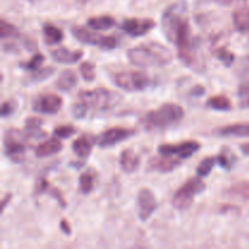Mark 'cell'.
<instances>
[{
  "instance_id": "1",
  "label": "cell",
  "mask_w": 249,
  "mask_h": 249,
  "mask_svg": "<svg viewBox=\"0 0 249 249\" xmlns=\"http://www.w3.org/2000/svg\"><path fill=\"white\" fill-rule=\"evenodd\" d=\"M128 58L138 67H160L173 61L172 51L160 43H147L128 50Z\"/></svg>"
},
{
  "instance_id": "2",
  "label": "cell",
  "mask_w": 249,
  "mask_h": 249,
  "mask_svg": "<svg viewBox=\"0 0 249 249\" xmlns=\"http://www.w3.org/2000/svg\"><path fill=\"white\" fill-rule=\"evenodd\" d=\"M185 116L184 108L179 105L165 104L160 108L147 112L142 118V125L150 131L164 130L179 123Z\"/></svg>"
},
{
  "instance_id": "3",
  "label": "cell",
  "mask_w": 249,
  "mask_h": 249,
  "mask_svg": "<svg viewBox=\"0 0 249 249\" xmlns=\"http://www.w3.org/2000/svg\"><path fill=\"white\" fill-rule=\"evenodd\" d=\"M78 102L84 106L87 112H106L116 107L122 101L121 95L104 88L83 90L78 94Z\"/></svg>"
},
{
  "instance_id": "4",
  "label": "cell",
  "mask_w": 249,
  "mask_h": 249,
  "mask_svg": "<svg viewBox=\"0 0 249 249\" xmlns=\"http://www.w3.org/2000/svg\"><path fill=\"white\" fill-rule=\"evenodd\" d=\"M187 4L186 1L174 2L169 7L165 9L162 15V28L165 36L170 43H173L178 32L182 28L186 23H189L186 17Z\"/></svg>"
},
{
  "instance_id": "5",
  "label": "cell",
  "mask_w": 249,
  "mask_h": 249,
  "mask_svg": "<svg viewBox=\"0 0 249 249\" xmlns=\"http://www.w3.org/2000/svg\"><path fill=\"white\" fill-rule=\"evenodd\" d=\"M114 84L129 92L143 91L155 84L150 75L139 71H123L114 74Z\"/></svg>"
},
{
  "instance_id": "6",
  "label": "cell",
  "mask_w": 249,
  "mask_h": 249,
  "mask_svg": "<svg viewBox=\"0 0 249 249\" xmlns=\"http://www.w3.org/2000/svg\"><path fill=\"white\" fill-rule=\"evenodd\" d=\"M206 190V185L199 178H191L175 191L172 198V204L179 211H184L191 207L195 197Z\"/></svg>"
},
{
  "instance_id": "7",
  "label": "cell",
  "mask_w": 249,
  "mask_h": 249,
  "mask_svg": "<svg viewBox=\"0 0 249 249\" xmlns=\"http://www.w3.org/2000/svg\"><path fill=\"white\" fill-rule=\"evenodd\" d=\"M27 139L26 134L17 129H6L2 139L5 156L14 162H21L26 153Z\"/></svg>"
},
{
  "instance_id": "8",
  "label": "cell",
  "mask_w": 249,
  "mask_h": 249,
  "mask_svg": "<svg viewBox=\"0 0 249 249\" xmlns=\"http://www.w3.org/2000/svg\"><path fill=\"white\" fill-rule=\"evenodd\" d=\"M72 34L80 43L97 46V48L105 49V50H112L118 45V39L116 36H104V34L91 32L89 29L82 28V27H73Z\"/></svg>"
},
{
  "instance_id": "9",
  "label": "cell",
  "mask_w": 249,
  "mask_h": 249,
  "mask_svg": "<svg viewBox=\"0 0 249 249\" xmlns=\"http://www.w3.org/2000/svg\"><path fill=\"white\" fill-rule=\"evenodd\" d=\"M201 148V143L197 141H184V142L175 143H162L158 147V152L164 157H172L175 160H187V158L192 157V155L199 151Z\"/></svg>"
},
{
  "instance_id": "10",
  "label": "cell",
  "mask_w": 249,
  "mask_h": 249,
  "mask_svg": "<svg viewBox=\"0 0 249 249\" xmlns=\"http://www.w3.org/2000/svg\"><path fill=\"white\" fill-rule=\"evenodd\" d=\"M134 135H135L134 129L117 126V128L107 129L104 133L100 134L96 138V143L100 147H112V146L117 145L119 142H123L126 139L131 138Z\"/></svg>"
},
{
  "instance_id": "11",
  "label": "cell",
  "mask_w": 249,
  "mask_h": 249,
  "mask_svg": "<svg viewBox=\"0 0 249 249\" xmlns=\"http://www.w3.org/2000/svg\"><path fill=\"white\" fill-rule=\"evenodd\" d=\"M136 206H138L139 219L141 221H147L157 209V199L151 190L142 189L138 194Z\"/></svg>"
},
{
  "instance_id": "12",
  "label": "cell",
  "mask_w": 249,
  "mask_h": 249,
  "mask_svg": "<svg viewBox=\"0 0 249 249\" xmlns=\"http://www.w3.org/2000/svg\"><path fill=\"white\" fill-rule=\"evenodd\" d=\"M62 99L55 94L39 95L33 101V109L40 114H56L62 107Z\"/></svg>"
},
{
  "instance_id": "13",
  "label": "cell",
  "mask_w": 249,
  "mask_h": 249,
  "mask_svg": "<svg viewBox=\"0 0 249 249\" xmlns=\"http://www.w3.org/2000/svg\"><path fill=\"white\" fill-rule=\"evenodd\" d=\"M156 22L151 18H128L121 24V29L130 36H142L152 31Z\"/></svg>"
},
{
  "instance_id": "14",
  "label": "cell",
  "mask_w": 249,
  "mask_h": 249,
  "mask_svg": "<svg viewBox=\"0 0 249 249\" xmlns=\"http://www.w3.org/2000/svg\"><path fill=\"white\" fill-rule=\"evenodd\" d=\"M51 57L58 63L63 65H72L78 62L83 57L82 50H68L66 48H57L51 51Z\"/></svg>"
},
{
  "instance_id": "15",
  "label": "cell",
  "mask_w": 249,
  "mask_h": 249,
  "mask_svg": "<svg viewBox=\"0 0 249 249\" xmlns=\"http://www.w3.org/2000/svg\"><path fill=\"white\" fill-rule=\"evenodd\" d=\"M214 133L223 138H249V124H231V125L216 129Z\"/></svg>"
},
{
  "instance_id": "16",
  "label": "cell",
  "mask_w": 249,
  "mask_h": 249,
  "mask_svg": "<svg viewBox=\"0 0 249 249\" xmlns=\"http://www.w3.org/2000/svg\"><path fill=\"white\" fill-rule=\"evenodd\" d=\"M181 164V160L172 157H155L150 160V169L160 173H169Z\"/></svg>"
},
{
  "instance_id": "17",
  "label": "cell",
  "mask_w": 249,
  "mask_h": 249,
  "mask_svg": "<svg viewBox=\"0 0 249 249\" xmlns=\"http://www.w3.org/2000/svg\"><path fill=\"white\" fill-rule=\"evenodd\" d=\"M119 164L121 168L125 173H131L136 172L139 169V165H140V157L136 155V152H134L133 150L128 148V150H124L121 153V158H119Z\"/></svg>"
},
{
  "instance_id": "18",
  "label": "cell",
  "mask_w": 249,
  "mask_h": 249,
  "mask_svg": "<svg viewBox=\"0 0 249 249\" xmlns=\"http://www.w3.org/2000/svg\"><path fill=\"white\" fill-rule=\"evenodd\" d=\"M36 195H43V194L50 195L51 197H53V198L58 202V204H60L62 208H66V201H65V198H63L62 195H61V192L58 191L56 187H53V185L48 181V180L44 179V178H40V179L38 180V182H36Z\"/></svg>"
},
{
  "instance_id": "19",
  "label": "cell",
  "mask_w": 249,
  "mask_h": 249,
  "mask_svg": "<svg viewBox=\"0 0 249 249\" xmlns=\"http://www.w3.org/2000/svg\"><path fill=\"white\" fill-rule=\"evenodd\" d=\"M61 150H62V143H61V141L57 138H51L49 140L41 142L36 148V156L40 158L49 157V156H53L55 153L60 152Z\"/></svg>"
},
{
  "instance_id": "20",
  "label": "cell",
  "mask_w": 249,
  "mask_h": 249,
  "mask_svg": "<svg viewBox=\"0 0 249 249\" xmlns=\"http://www.w3.org/2000/svg\"><path fill=\"white\" fill-rule=\"evenodd\" d=\"M78 83V77L72 70H65L60 73L58 79L56 80V85L62 91H71L75 88Z\"/></svg>"
},
{
  "instance_id": "21",
  "label": "cell",
  "mask_w": 249,
  "mask_h": 249,
  "mask_svg": "<svg viewBox=\"0 0 249 249\" xmlns=\"http://www.w3.org/2000/svg\"><path fill=\"white\" fill-rule=\"evenodd\" d=\"M43 34L45 43L48 45H56L63 40V32L58 27L51 23H45L43 26Z\"/></svg>"
},
{
  "instance_id": "22",
  "label": "cell",
  "mask_w": 249,
  "mask_h": 249,
  "mask_svg": "<svg viewBox=\"0 0 249 249\" xmlns=\"http://www.w3.org/2000/svg\"><path fill=\"white\" fill-rule=\"evenodd\" d=\"M72 150L75 155L80 158H88L92 150V141L88 136H80L77 140L73 141Z\"/></svg>"
},
{
  "instance_id": "23",
  "label": "cell",
  "mask_w": 249,
  "mask_h": 249,
  "mask_svg": "<svg viewBox=\"0 0 249 249\" xmlns=\"http://www.w3.org/2000/svg\"><path fill=\"white\" fill-rule=\"evenodd\" d=\"M233 24L240 32H249V6L236 10L232 15Z\"/></svg>"
},
{
  "instance_id": "24",
  "label": "cell",
  "mask_w": 249,
  "mask_h": 249,
  "mask_svg": "<svg viewBox=\"0 0 249 249\" xmlns=\"http://www.w3.org/2000/svg\"><path fill=\"white\" fill-rule=\"evenodd\" d=\"M87 24L94 31H106V29L112 28L116 24V19L108 15H104V16L91 17V18L88 19Z\"/></svg>"
},
{
  "instance_id": "25",
  "label": "cell",
  "mask_w": 249,
  "mask_h": 249,
  "mask_svg": "<svg viewBox=\"0 0 249 249\" xmlns=\"http://www.w3.org/2000/svg\"><path fill=\"white\" fill-rule=\"evenodd\" d=\"M41 124L43 121L36 117L28 118L24 123V134L27 138H39V136H45V131L41 130Z\"/></svg>"
},
{
  "instance_id": "26",
  "label": "cell",
  "mask_w": 249,
  "mask_h": 249,
  "mask_svg": "<svg viewBox=\"0 0 249 249\" xmlns=\"http://www.w3.org/2000/svg\"><path fill=\"white\" fill-rule=\"evenodd\" d=\"M95 180H96V173L94 169H88L79 177V190L84 195L90 194L94 190Z\"/></svg>"
},
{
  "instance_id": "27",
  "label": "cell",
  "mask_w": 249,
  "mask_h": 249,
  "mask_svg": "<svg viewBox=\"0 0 249 249\" xmlns=\"http://www.w3.org/2000/svg\"><path fill=\"white\" fill-rule=\"evenodd\" d=\"M207 106L215 111H230L231 109V101L225 95H216V96L211 97L207 101Z\"/></svg>"
},
{
  "instance_id": "28",
  "label": "cell",
  "mask_w": 249,
  "mask_h": 249,
  "mask_svg": "<svg viewBox=\"0 0 249 249\" xmlns=\"http://www.w3.org/2000/svg\"><path fill=\"white\" fill-rule=\"evenodd\" d=\"M226 194L231 197L247 201V199H249V181H242L232 185L230 189H228Z\"/></svg>"
},
{
  "instance_id": "29",
  "label": "cell",
  "mask_w": 249,
  "mask_h": 249,
  "mask_svg": "<svg viewBox=\"0 0 249 249\" xmlns=\"http://www.w3.org/2000/svg\"><path fill=\"white\" fill-rule=\"evenodd\" d=\"M218 163V160L216 157H207L204 160H201V163L198 164L197 167L196 173L199 178H204V177H208L209 174L212 173L213 168L215 167V164Z\"/></svg>"
},
{
  "instance_id": "30",
  "label": "cell",
  "mask_w": 249,
  "mask_h": 249,
  "mask_svg": "<svg viewBox=\"0 0 249 249\" xmlns=\"http://www.w3.org/2000/svg\"><path fill=\"white\" fill-rule=\"evenodd\" d=\"M0 36L4 40L5 39L17 38V36H19V32L14 24L9 23V22L2 18L1 22H0Z\"/></svg>"
},
{
  "instance_id": "31",
  "label": "cell",
  "mask_w": 249,
  "mask_h": 249,
  "mask_svg": "<svg viewBox=\"0 0 249 249\" xmlns=\"http://www.w3.org/2000/svg\"><path fill=\"white\" fill-rule=\"evenodd\" d=\"M43 62H44V56L41 55V53H36V55H34L31 60L19 63V67H22L26 71H36H36L40 70Z\"/></svg>"
},
{
  "instance_id": "32",
  "label": "cell",
  "mask_w": 249,
  "mask_h": 249,
  "mask_svg": "<svg viewBox=\"0 0 249 249\" xmlns=\"http://www.w3.org/2000/svg\"><path fill=\"white\" fill-rule=\"evenodd\" d=\"M215 56L224 66H226V67H231L233 61H235V53H231V51L228 50L226 48H221L219 49V50H216Z\"/></svg>"
},
{
  "instance_id": "33",
  "label": "cell",
  "mask_w": 249,
  "mask_h": 249,
  "mask_svg": "<svg viewBox=\"0 0 249 249\" xmlns=\"http://www.w3.org/2000/svg\"><path fill=\"white\" fill-rule=\"evenodd\" d=\"M79 71L82 77L84 78V80H87V82H92V80L95 79V77H96L94 63L88 62V61L87 62H83L82 65H80Z\"/></svg>"
},
{
  "instance_id": "34",
  "label": "cell",
  "mask_w": 249,
  "mask_h": 249,
  "mask_svg": "<svg viewBox=\"0 0 249 249\" xmlns=\"http://www.w3.org/2000/svg\"><path fill=\"white\" fill-rule=\"evenodd\" d=\"M238 97H240V106L242 108H249V79L238 88Z\"/></svg>"
},
{
  "instance_id": "35",
  "label": "cell",
  "mask_w": 249,
  "mask_h": 249,
  "mask_svg": "<svg viewBox=\"0 0 249 249\" xmlns=\"http://www.w3.org/2000/svg\"><path fill=\"white\" fill-rule=\"evenodd\" d=\"M216 160H218V163L221 165V167L224 168V169H228L230 170L231 168L233 167V164H235V156L232 155V153H226V152H221L220 155L216 157Z\"/></svg>"
},
{
  "instance_id": "36",
  "label": "cell",
  "mask_w": 249,
  "mask_h": 249,
  "mask_svg": "<svg viewBox=\"0 0 249 249\" xmlns=\"http://www.w3.org/2000/svg\"><path fill=\"white\" fill-rule=\"evenodd\" d=\"M74 133H75V128L73 125H70V124H68V125H61L53 130V135H55V138L57 139L71 138Z\"/></svg>"
},
{
  "instance_id": "37",
  "label": "cell",
  "mask_w": 249,
  "mask_h": 249,
  "mask_svg": "<svg viewBox=\"0 0 249 249\" xmlns=\"http://www.w3.org/2000/svg\"><path fill=\"white\" fill-rule=\"evenodd\" d=\"M55 72L53 67H48V68H40L39 71H36L33 75L31 77V82H41V80L46 79L48 77H50L53 73Z\"/></svg>"
},
{
  "instance_id": "38",
  "label": "cell",
  "mask_w": 249,
  "mask_h": 249,
  "mask_svg": "<svg viewBox=\"0 0 249 249\" xmlns=\"http://www.w3.org/2000/svg\"><path fill=\"white\" fill-rule=\"evenodd\" d=\"M15 108H16V105L12 101H5L2 102L1 105V117L2 118H6V117L11 116L15 112Z\"/></svg>"
},
{
  "instance_id": "39",
  "label": "cell",
  "mask_w": 249,
  "mask_h": 249,
  "mask_svg": "<svg viewBox=\"0 0 249 249\" xmlns=\"http://www.w3.org/2000/svg\"><path fill=\"white\" fill-rule=\"evenodd\" d=\"M237 72L240 73L241 75H246L249 73V56H246L245 58L240 61L238 63V68H237Z\"/></svg>"
},
{
  "instance_id": "40",
  "label": "cell",
  "mask_w": 249,
  "mask_h": 249,
  "mask_svg": "<svg viewBox=\"0 0 249 249\" xmlns=\"http://www.w3.org/2000/svg\"><path fill=\"white\" fill-rule=\"evenodd\" d=\"M60 229L66 233V235H71V226H70V224L67 223V220H65V219H62V220H61Z\"/></svg>"
},
{
  "instance_id": "41",
  "label": "cell",
  "mask_w": 249,
  "mask_h": 249,
  "mask_svg": "<svg viewBox=\"0 0 249 249\" xmlns=\"http://www.w3.org/2000/svg\"><path fill=\"white\" fill-rule=\"evenodd\" d=\"M215 2H218L219 5H225V6H229V5H231L232 2H235L236 0H214Z\"/></svg>"
},
{
  "instance_id": "42",
  "label": "cell",
  "mask_w": 249,
  "mask_h": 249,
  "mask_svg": "<svg viewBox=\"0 0 249 249\" xmlns=\"http://www.w3.org/2000/svg\"><path fill=\"white\" fill-rule=\"evenodd\" d=\"M9 201H11V195L7 194L6 196L4 197V199H2V211H4L5 208H6L7 203H9Z\"/></svg>"
},
{
  "instance_id": "43",
  "label": "cell",
  "mask_w": 249,
  "mask_h": 249,
  "mask_svg": "<svg viewBox=\"0 0 249 249\" xmlns=\"http://www.w3.org/2000/svg\"><path fill=\"white\" fill-rule=\"evenodd\" d=\"M241 151H242L246 156H249V142L243 143V145L241 146Z\"/></svg>"
},
{
  "instance_id": "44",
  "label": "cell",
  "mask_w": 249,
  "mask_h": 249,
  "mask_svg": "<svg viewBox=\"0 0 249 249\" xmlns=\"http://www.w3.org/2000/svg\"><path fill=\"white\" fill-rule=\"evenodd\" d=\"M77 1H79L80 4H85V2H88L89 0H77Z\"/></svg>"
}]
</instances>
